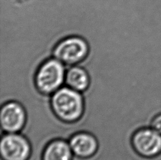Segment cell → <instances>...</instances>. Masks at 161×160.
Returning <instances> with one entry per match:
<instances>
[{
	"label": "cell",
	"instance_id": "ba28073f",
	"mask_svg": "<svg viewBox=\"0 0 161 160\" xmlns=\"http://www.w3.org/2000/svg\"><path fill=\"white\" fill-rule=\"evenodd\" d=\"M74 156L67 140L56 138L45 144L41 160H73Z\"/></svg>",
	"mask_w": 161,
	"mask_h": 160
},
{
	"label": "cell",
	"instance_id": "3957f363",
	"mask_svg": "<svg viewBox=\"0 0 161 160\" xmlns=\"http://www.w3.org/2000/svg\"><path fill=\"white\" fill-rule=\"evenodd\" d=\"M89 50L88 42L84 38L70 35L59 38L56 42L52 51V56L67 67H71L84 61Z\"/></svg>",
	"mask_w": 161,
	"mask_h": 160
},
{
	"label": "cell",
	"instance_id": "8992f818",
	"mask_svg": "<svg viewBox=\"0 0 161 160\" xmlns=\"http://www.w3.org/2000/svg\"><path fill=\"white\" fill-rule=\"evenodd\" d=\"M0 123L4 133H20L27 121L24 107L16 100H9L0 104Z\"/></svg>",
	"mask_w": 161,
	"mask_h": 160
},
{
	"label": "cell",
	"instance_id": "277c9868",
	"mask_svg": "<svg viewBox=\"0 0 161 160\" xmlns=\"http://www.w3.org/2000/svg\"><path fill=\"white\" fill-rule=\"evenodd\" d=\"M32 147L21 133H4L0 142L1 160H29Z\"/></svg>",
	"mask_w": 161,
	"mask_h": 160
},
{
	"label": "cell",
	"instance_id": "52a82bcc",
	"mask_svg": "<svg viewBox=\"0 0 161 160\" xmlns=\"http://www.w3.org/2000/svg\"><path fill=\"white\" fill-rule=\"evenodd\" d=\"M74 155L81 159L93 157L98 149L96 137L91 133L79 131L71 135L68 139Z\"/></svg>",
	"mask_w": 161,
	"mask_h": 160
},
{
	"label": "cell",
	"instance_id": "30bf717a",
	"mask_svg": "<svg viewBox=\"0 0 161 160\" xmlns=\"http://www.w3.org/2000/svg\"><path fill=\"white\" fill-rule=\"evenodd\" d=\"M151 127L161 134V113L156 114L151 121Z\"/></svg>",
	"mask_w": 161,
	"mask_h": 160
},
{
	"label": "cell",
	"instance_id": "7a4b0ae2",
	"mask_svg": "<svg viewBox=\"0 0 161 160\" xmlns=\"http://www.w3.org/2000/svg\"><path fill=\"white\" fill-rule=\"evenodd\" d=\"M64 64L54 57H47L37 68L34 82L40 93L51 96L65 83L67 68Z\"/></svg>",
	"mask_w": 161,
	"mask_h": 160
},
{
	"label": "cell",
	"instance_id": "5b68a950",
	"mask_svg": "<svg viewBox=\"0 0 161 160\" xmlns=\"http://www.w3.org/2000/svg\"><path fill=\"white\" fill-rule=\"evenodd\" d=\"M131 142L136 152L144 157H156L161 154V134L151 126L138 128Z\"/></svg>",
	"mask_w": 161,
	"mask_h": 160
},
{
	"label": "cell",
	"instance_id": "9c48e42d",
	"mask_svg": "<svg viewBox=\"0 0 161 160\" xmlns=\"http://www.w3.org/2000/svg\"><path fill=\"white\" fill-rule=\"evenodd\" d=\"M91 77L84 67L79 64L71 66L67 69L65 85L72 89L83 93L88 88Z\"/></svg>",
	"mask_w": 161,
	"mask_h": 160
},
{
	"label": "cell",
	"instance_id": "6da1fadb",
	"mask_svg": "<svg viewBox=\"0 0 161 160\" xmlns=\"http://www.w3.org/2000/svg\"><path fill=\"white\" fill-rule=\"evenodd\" d=\"M50 105L54 114L65 123H74L83 116L85 101L82 93L66 86L50 96Z\"/></svg>",
	"mask_w": 161,
	"mask_h": 160
}]
</instances>
